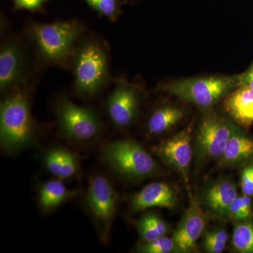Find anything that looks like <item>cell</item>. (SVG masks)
<instances>
[{"label":"cell","mask_w":253,"mask_h":253,"mask_svg":"<svg viewBox=\"0 0 253 253\" xmlns=\"http://www.w3.org/2000/svg\"><path fill=\"white\" fill-rule=\"evenodd\" d=\"M100 16L116 22L122 14L123 1L121 0H83Z\"/></svg>","instance_id":"22"},{"label":"cell","mask_w":253,"mask_h":253,"mask_svg":"<svg viewBox=\"0 0 253 253\" xmlns=\"http://www.w3.org/2000/svg\"><path fill=\"white\" fill-rule=\"evenodd\" d=\"M240 86V74L180 78L161 83L157 90L204 110L217 103Z\"/></svg>","instance_id":"3"},{"label":"cell","mask_w":253,"mask_h":253,"mask_svg":"<svg viewBox=\"0 0 253 253\" xmlns=\"http://www.w3.org/2000/svg\"><path fill=\"white\" fill-rule=\"evenodd\" d=\"M240 184L243 194L253 196V164L246 166L241 171Z\"/></svg>","instance_id":"26"},{"label":"cell","mask_w":253,"mask_h":253,"mask_svg":"<svg viewBox=\"0 0 253 253\" xmlns=\"http://www.w3.org/2000/svg\"><path fill=\"white\" fill-rule=\"evenodd\" d=\"M236 125L229 117L220 113L206 111L196 134V149L201 161L216 159L222 154Z\"/></svg>","instance_id":"8"},{"label":"cell","mask_w":253,"mask_h":253,"mask_svg":"<svg viewBox=\"0 0 253 253\" xmlns=\"http://www.w3.org/2000/svg\"><path fill=\"white\" fill-rule=\"evenodd\" d=\"M84 204L97 229L100 239L107 243L117 212L118 197L106 176L99 174L91 176Z\"/></svg>","instance_id":"7"},{"label":"cell","mask_w":253,"mask_h":253,"mask_svg":"<svg viewBox=\"0 0 253 253\" xmlns=\"http://www.w3.org/2000/svg\"><path fill=\"white\" fill-rule=\"evenodd\" d=\"M192 134V126H188L154 148L156 156L181 176L187 188L190 165L193 157Z\"/></svg>","instance_id":"10"},{"label":"cell","mask_w":253,"mask_h":253,"mask_svg":"<svg viewBox=\"0 0 253 253\" xmlns=\"http://www.w3.org/2000/svg\"><path fill=\"white\" fill-rule=\"evenodd\" d=\"M231 246L236 253H253V217L235 222Z\"/></svg>","instance_id":"21"},{"label":"cell","mask_w":253,"mask_h":253,"mask_svg":"<svg viewBox=\"0 0 253 253\" xmlns=\"http://www.w3.org/2000/svg\"><path fill=\"white\" fill-rule=\"evenodd\" d=\"M73 195L61 179L46 181L42 184L38 192V203L43 212L54 211Z\"/></svg>","instance_id":"19"},{"label":"cell","mask_w":253,"mask_h":253,"mask_svg":"<svg viewBox=\"0 0 253 253\" xmlns=\"http://www.w3.org/2000/svg\"><path fill=\"white\" fill-rule=\"evenodd\" d=\"M137 251L142 253H169L175 252V247L172 238L164 235L149 242L142 243Z\"/></svg>","instance_id":"25"},{"label":"cell","mask_w":253,"mask_h":253,"mask_svg":"<svg viewBox=\"0 0 253 253\" xmlns=\"http://www.w3.org/2000/svg\"><path fill=\"white\" fill-rule=\"evenodd\" d=\"M55 115L60 130L70 140L87 142L99 135L101 120L89 108L75 104L67 96H60L55 105Z\"/></svg>","instance_id":"6"},{"label":"cell","mask_w":253,"mask_h":253,"mask_svg":"<svg viewBox=\"0 0 253 253\" xmlns=\"http://www.w3.org/2000/svg\"><path fill=\"white\" fill-rule=\"evenodd\" d=\"M141 99L139 86L118 80L106 101V110L113 124L121 129L131 126L139 113Z\"/></svg>","instance_id":"9"},{"label":"cell","mask_w":253,"mask_h":253,"mask_svg":"<svg viewBox=\"0 0 253 253\" xmlns=\"http://www.w3.org/2000/svg\"><path fill=\"white\" fill-rule=\"evenodd\" d=\"M228 240L229 235L224 228H214L205 230L203 246L208 253H221L225 250Z\"/></svg>","instance_id":"23"},{"label":"cell","mask_w":253,"mask_h":253,"mask_svg":"<svg viewBox=\"0 0 253 253\" xmlns=\"http://www.w3.org/2000/svg\"><path fill=\"white\" fill-rule=\"evenodd\" d=\"M253 204L251 196L243 194L233 201L228 211L227 218L237 222L253 217Z\"/></svg>","instance_id":"24"},{"label":"cell","mask_w":253,"mask_h":253,"mask_svg":"<svg viewBox=\"0 0 253 253\" xmlns=\"http://www.w3.org/2000/svg\"><path fill=\"white\" fill-rule=\"evenodd\" d=\"M102 157L115 172L127 179L140 180L154 176L158 165L154 158L131 139L112 141L104 146Z\"/></svg>","instance_id":"5"},{"label":"cell","mask_w":253,"mask_h":253,"mask_svg":"<svg viewBox=\"0 0 253 253\" xmlns=\"http://www.w3.org/2000/svg\"><path fill=\"white\" fill-rule=\"evenodd\" d=\"M253 158V137L239 126L233 131L219 158L221 166H235Z\"/></svg>","instance_id":"16"},{"label":"cell","mask_w":253,"mask_h":253,"mask_svg":"<svg viewBox=\"0 0 253 253\" xmlns=\"http://www.w3.org/2000/svg\"><path fill=\"white\" fill-rule=\"evenodd\" d=\"M28 32L43 63L66 66L72 61L84 27L76 20L33 23L28 26Z\"/></svg>","instance_id":"1"},{"label":"cell","mask_w":253,"mask_h":253,"mask_svg":"<svg viewBox=\"0 0 253 253\" xmlns=\"http://www.w3.org/2000/svg\"><path fill=\"white\" fill-rule=\"evenodd\" d=\"M185 112L174 105H163L151 113L148 120L147 131L151 135H160L172 129L182 121Z\"/></svg>","instance_id":"18"},{"label":"cell","mask_w":253,"mask_h":253,"mask_svg":"<svg viewBox=\"0 0 253 253\" xmlns=\"http://www.w3.org/2000/svg\"><path fill=\"white\" fill-rule=\"evenodd\" d=\"M138 232L142 243L149 242L167 234L168 226L154 212H147L137 222Z\"/></svg>","instance_id":"20"},{"label":"cell","mask_w":253,"mask_h":253,"mask_svg":"<svg viewBox=\"0 0 253 253\" xmlns=\"http://www.w3.org/2000/svg\"><path fill=\"white\" fill-rule=\"evenodd\" d=\"M26 56L19 43L6 40L0 49V89L6 95L21 87L26 76Z\"/></svg>","instance_id":"12"},{"label":"cell","mask_w":253,"mask_h":253,"mask_svg":"<svg viewBox=\"0 0 253 253\" xmlns=\"http://www.w3.org/2000/svg\"><path fill=\"white\" fill-rule=\"evenodd\" d=\"M249 86L253 89V61L249 68L240 74V86Z\"/></svg>","instance_id":"28"},{"label":"cell","mask_w":253,"mask_h":253,"mask_svg":"<svg viewBox=\"0 0 253 253\" xmlns=\"http://www.w3.org/2000/svg\"><path fill=\"white\" fill-rule=\"evenodd\" d=\"M44 164L48 172L59 179H71L79 172L78 156L72 151L62 148H54L46 151Z\"/></svg>","instance_id":"17"},{"label":"cell","mask_w":253,"mask_h":253,"mask_svg":"<svg viewBox=\"0 0 253 253\" xmlns=\"http://www.w3.org/2000/svg\"><path fill=\"white\" fill-rule=\"evenodd\" d=\"M238 196L237 187L229 179H221L208 186L203 194V204L217 217H227L231 203Z\"/></svg>","instance_id":"15"},{"label":"cell","mask_w":253,"mask_h":253,"mask_svg":"<svg viewBox=\"0 0 253 253\" xmlns=\"http://www.w3.org/2000/svg\"><path fill=\"white\" fill-rule=\"evenodd\" d=\"M36 126L29 95L20 87L6 94L0 106V142L5 152L14 154L33 142Z\"/></svg>","instance_id":"2"},{"label":"cell","mask_w":253,"mask_h":253,"mask_svg":"<svg viewBox=\"0 0 253 253\" xmlns=\"http://www.w3.org/2000/svg\"><path fill=\"white\" fill-rule=\"evenodd\" d=\"M71 63L73 85L81 96L94 97L109 82V54L97 38H89L78 46Z\"/></svg>","instance_id":"4"},{"label":"cell","mask_w":253,"mask_h":253,"mask_svg":"<svg viewBox=\"0 0 253 253\" xmlns=\"http://www.w3.org/2000/svg\"><path fill=\"white\" fill-rule=\"evenodd\" d=\"M189 194V208L183 214L172 236L175 247L174 253H189L194 251L207 224V215L201 206V201L191 192Z\"/></svg>","instance_id":"11"},{"label":"cell","mask_w":253,"mask_h":253,"mask_svg":"<svg viewBox=\"0 0 253 253\" xmlns=\"http://www.w3.org/2000/svg\"><path fill=\"white\" fill-rule=\"evenodd\" d=\"M49 0H13L14 9L26 10L31 12L41 11Z\"/></svg>","instance_id":"27"},{"label":"cell","mask_w":253,"mask_h":253,"mask_svg":"<svg viewBox=\"0 0 253 253\" xmlns=\"http://www.w3.org/2000/svg\"><path fill=\"white\" fill-rule=\"evenodd\" d=\"M222 108L236 126L249 130L253 125V89L241 85L222 100Z\"/></svg>","instance_id":"14"},{"label":"cell","mask_w":253,"mask_h":253,"mask_svg":"<svg viewBox=\"0 0 253 253\" xmlns=\"http://www.w3.org/2000/svg\"><path fill=\"white\" fill-rule=\"evenodd\" d=\"M177 202V194L172 186L167 183L153 182L133 196L130 210L132 212H138L153 208L173 209Z\"/></svg>","instance_id":"13"}]
</instances>
